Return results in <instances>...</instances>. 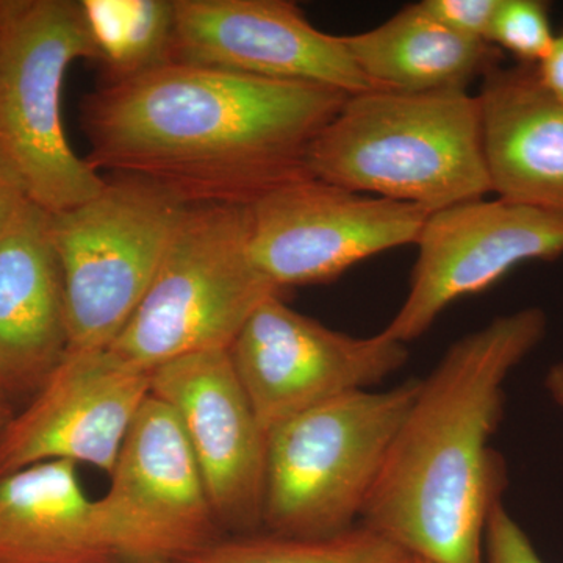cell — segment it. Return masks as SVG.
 <instances>
[{"label":"cell","instance_id":"6da1fadb","mask_svg":"<svg viewBox=\"0 0 563 563\" xmlns=\"http://www.w3.org/2000/svg\"><path fill=\"white\" fill-rule=\"evenodd\" d=\"M350 96L173 63L85 96V158L98 173L151 181L185 206L251 207L312 177V144Z\"/></svg>","mask_w":563,"mask_h":563},{"label":"cell","instance_id":"7a4b0ae2","mask_svg":"<svg viewBox=\"0 0 563 563\" xmlns=\"http://www.w3.org/2000/svg\"><path fill=\"white\" fill-rule=\"evenodd\" d=\"M547 332L539 307L503 314L455 342L396 433L362 523L415 558L484 563V537L506 470L492 448L504 385Z\"/></svg>","mask_w":563,"mask_h":563},{"label":"cell","instance_id":"3957f363","mask_svg":"<svg viewBox=\"0 0 563 563\" xmlns=\"http://www.w3.org/2000/svg\"><path fill=\"white\" fill-rule=\"evenodd\" d=\"M309 173L429 214L492 192L483 117L468 90L355 92L309 154Z\"/></svg>","mask_w":563,"mask_h":563},{"label":"cell","instance_id":"277c9868","mask_svg":"<svg viewBox=\"0 0 563 563\" xmlns=\"http://www.w3.org/2000/svg\"><path fill=\"white\" fill-rule=\"evenodd\" d=\"M250 207L188 206L150 290L107 352L152 373L185 355L229 350L265 299L282 295L251 257Z\"/></svg>","mask_w":563,"mask_h":563},{"label":"cell","instance_id":"5b68a950","mask_svg":"<svg viewBox=\"0 0 563 563\" xmlns=\"http://www.w3.org/2000/svg\"><path fill=\"white\" fill-rule=\"evenodd\" d=\"M77 60L96 62L80 0H0V168L49 214L106 185L63 128V81Z\"/></svg>","mask_w":563,"mask_h":563},{"label":"cell","instance_id":"8992f818","mask_svg":"<svg viewBox=\"0 0 563 563\" xmlns=\"http://www.w3.org/2000/svg\"><path fill=\"white\" fill-rule=\"evenodd\" d=\"M418 388L347 393L266 433L262 532L328 537L357 526Z\"/></svg>","mask_w":563,"mask_h":563},{"label":"cell","instance_id":"52a82bcc","mask_svg":"<svg viewBox=\"0 0 563 563\" xmlns=\"http://www.w3.org/2000/svg\"><path fill=\"white\" fill-rule=\"evenodd\" d=\"M187 207L151 181L113 174L87 202L49 214L65 282L66 354L107 350L120 335Z\"/></svg>","mask_w":563,"mask_h":563},{"label":"cell","instance_id":"ba28073f","mask_svg":"<svg viewBox=\"0 0 563 563\" xmlns=\"http://www.w3.org/2000/svg\"><path fill=\"white\" fill-rule=\"evenodd\" d=\"M99 536L117 563H180L225 536L198 463L168 404L147 396L95 499Z\"/></svg>","mask_w":563,"mask_h":563},{"label":"cell","instance_id":"9c48e42d","mask_svg":"<svg viewBox=\"0 0 563 563\" xmlns=\"http://www.w3.org/2000/svg\"><path fill=\"white\" fill-rule=\"evenodd\" d=\"M233 372L268 433L313 407L372 390L406 365L407 344L384 331L352 336L284 302L265 299L229 347Z\"/></svg>","mask_w":563,"mask_h":563},{"label":"cell","instance_id":"30bf717a","mask_svg":"<svg viewBox=\"0 0 563 563\" xmlns=\"http://www.w3.org/2000/svg\"><path fill=\"white\" fill-rule=\"evenodd\" d=\"M251 257L282 291L325 284L357 263L417 243L429 213L309 177L250 207Z\"/></svg>","mask_w":563,"mask_h":563},{"label":"cell","instance_id":"8fae6325","mask_svg":"<svg viewBox=\"0 0 563 563\" xmlns=\"http://www.w3.org/2000/svg\"><path fill=\"white\" fill-rule=\"evenodd\" d=\"M409 291L384 329L407 344L455 301L479 295L525 262L563 255V214L476 199L431 213L417 240Z\"/></svg>","mask_w":563,"mask_h":563},{"label":"cell","instance_id":"7c38bea8","mask_svg":"<svg viewBox=\"0 0 563 563\" xmlns=\"http://www.w3.org/2000/svg\"><path fill=\"white\" fill-rule=\"evenodd\" d=\"M151 393L176 413L222 532H262L266 432L229 351L166 363L151 373Z\"/></svg>","mask_w":563,"mask_h":563},{"label":"cell","instance_id":"4fadbf2b","mask_svg":"<svg viewBox=\"0 0 563 563\" xmlns=\"http://www.w3.org/2000/svg\"><path fill=\"white\" fill-rule=\"evenodd\" d=\"M176 63L355 95L373 90L343 35L314 27L288 0H176Z\"/></svg>","mask_w":563,"mask_h":563},{"label":"cell","instance_id":"5bb4252c","mask_svg":"<svg viewBox=\"0 0 563 563\" xmlns=\"http://www.w3.org/2000/svg\"><path fill=\"white\" fill-rule=\"evenodd\" d=\"M150 395L151 374L121 365L106 350L66 354L0 437V476L55 461L110 474Z\"/></svg>","mask_w":563,"mask_h":563},{"label":"cell","instance_id":"9a60e30c","mask_svg":"<svg viewBox=\"0 0 563 563\" xmlns=\"http://www.w3.org/2000/svg\"><path fill=\"white\" fill-rule=\"evenodd\" d=\"M68 352L65 282L49 213L22 203L0 232V385L35 395Z\"/></svg>","mask_w":563,"mask_h":563},{"label":"cell","instance_id":"2e32d148","mask_svg":"<svg viewBox=\"0 0 563 563\" xmlns=\"http://www.w3.org/2000/svg\"><path fill=\"white\" fill-rule=\"evenodd\" d=\"M492 192L563 214V102L536 65L496 66L477 95Z\"/></svg>","mask_w":563,"mask_h":563},{"label":"cell","instance_id":"e0dca14e","mask_svg":"<svg viewBox=\"0 0 563 563\" xmlns=\"http://www.w3.org/2000/svg\"><path fill=\"white\" fill-rule=\"evenodd\" d=\"M0 563H117L73 462L0 476Z\"/></svg>","mask_w":563,"mask_h":563},{"label":"cell","instance_id":"ac0fdd59","mask_svg":"<svg viewBox=\"0 0 563 563\" xmlns=\"http://www.w3.org/2000/svg\"><path fill=\"white\" fill-rule=\"evenodd\" d=\"M343 40L373 90H468L474 79H483L503 60L498 47L450 31L421 2L399 10L372 31Z\"/></svg>","mask_w":563,"mask_h":563},{"label":"cell","instance_id":"d6986e66","mask_svg":"<svg viewBox=\"0 0 563 563\" xmlns=\"http://www.w3.org/2000/svg\"><path fill=\"white\" fill-rule=\"evenodd\" d=\"M101 65L117 85L176 63V0H80Z\"/></svg>","mask_w":563,"mask_h":563},{"label":"cell","instance_id":"ffe728a7","mask_svg":"<svg viewBox=\"0 0 563 563\" xmlns=\"http://www.w3.org/2000/svg\"><path fill=\"white\" fill-rule=\"evenodd\" d=\"M412 555L358 525L328 537L268 532L222 537L180 563H410Z\"/></svg>","mask_w":563,"mask_h":563},{"label":"cell","instance_id":"44dd1931","mask_svg":"<svg viewBox=\"0 0 563 563\" xmlns=\"http://www.w3.org/2000/svg\"><path fill=\"white\" fill-rule=\"evenodd\" d=\"M555 38L548 3L540 0H499L490 29V43L525 65H539Z\"/></svg>","mask_w":563,"mask_h":563},{"label":"cell","instance_id":"7402d4cb","mask_svg":"<svg viewBox=\"0 0 563 563\" xmlns=\"http://www.w3.org/2000/svg\"><path fill=\"white\" fill-rule=\"evenodd\" d=\"M488 563H544L503 501L493 507L484 537Z\"/></svg>","mask_w":563,"mask_h":563},{"label":"cell","instance_id":"603a6c76","mask_svg":"<svg viewBox=\"0 0 563 563\" xmlns=\"http://www.w3.org/2000/svg\"><path fill=\"white\" fill-rule=\"evenodd\" d=\"M421 3L450 31L465 38L490 43L492 22L499 0H422Z\"/></svg>","mask_w":563,"mask_h":563},{"label":"cell","instance_id":"cb8c5ba5","mask_svg":"<svg viewBox=\"0 0 563 563\" xmlns=\"http://www.w3.org/2000/svg\"><path fill=\"white\" fill-rule=\"evenodd\" d=\"M536 68L544 87L563 102V31L555 33L551 51Z\"/></svg>","mask_w":563,"mask_h":563},{"label":"cell","instance_id":"d4e9b609","mask_svg":"<svg viewBox=\"0 0 563 563\" xmlns=\"http://www.w3.org/2000/svg\"><path fill=\"white\" fill-rule=\"evenodd\" d=\"M25 201L27 199L22 195L20 187L0 168V232L13 220Z\"/></svg>","mask_w":563,"mask_h":563},{"label":"cell","instance_id":"484cf974","mask_svg":"<svg viewBox=\"0 0 563 563\" xmlns=\"http://www.w3.org/2000/svg\"><path fill=\"white\" fill-rule=\"evenodd\" d=\"M544 387L553 401L563 409V362L558 363L548 372Z\"/></svg>","mask_w":563,"mask_h":563},{"label":"cell","instance_id":"4316f807","mask_svg":"<svg viewBox=\"0 0 563 563\" xmlns=\"http://www.w3.org/2000/svg\"><path fill=\"white\" fill-rule=\"evenodd\" d=\"M13 396L0 385V437L14 417Z\"/></svg>","mask_w":563,"mask_h":563},{"label":"cell","instance_id":"83f0119b","mask_svg":"<svg viewBox=\"0 0 563 563\" xmlns=\"http://www.w3.org/2000/svg\"><path fill=\"white\" fill-rule=\"evenodd\" d=\"M410 563H433V562L426 561V559L415 558V555H412V562H410Z\"/></svg>","mask_w":563,"mask_h":563}]
</instances>
